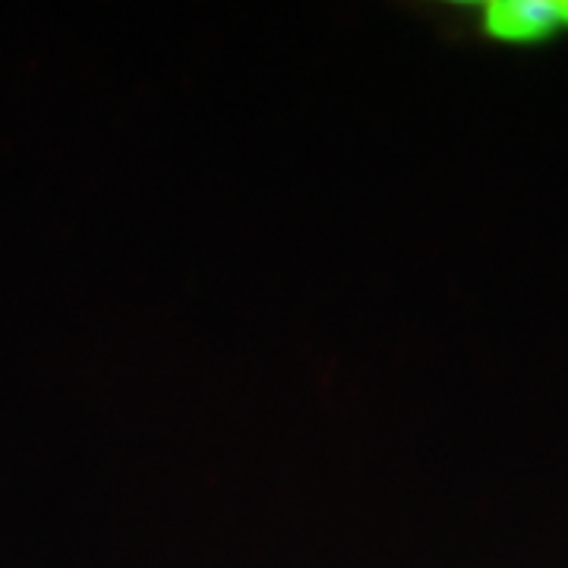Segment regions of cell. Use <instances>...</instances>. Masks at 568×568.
<instances>
[{
	"instance_id": "obj_1",
	"label": "cell",
	"mask_w": 568,
	"mask_h": 568,
	"mask_svg": "<svg viewBox=\"0 0 568 568\" xmlns=\"http://www.w3.org/2000/svg\"><path fill=\"white\" fill-rule=\"evenodd\" d=\"M484 32L496 41H544L568 32V0H487Z\"/></svg>"
}]
</instances>
